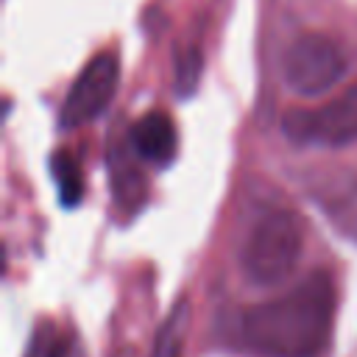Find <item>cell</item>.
<instances>
[{
  "label": "cell",
  "mask_w": 357,
  "mask_h": 357,
  "mask_svg": "<svg viewBox=\"0 0 357 357\" xmlns=\"http://www.w3.org/2000/svg\"><path fill=\"white\" fill-rule=\"evenodd\" d=\"M335 287L315 271L279 298L254 304L237 318V340L254 357H318L332 337Z\"/></svg>",
  "instance_id": "cell-1"
},
{
  "label": "cell",
  "mask_w": 357,
  "mask_h": 357,
  "mask_svg": "<svg viewBox=\"0 0 357 357\" xmlns=\"http://www.w3.org/2000/svg\"><path fill=\"white\" fill-rule=\"evenodd\" d=\"M304 231L293 212L268 209L251 226L243 245V268L257 284H276L287 279L301 257Z\"/></svg>",
  "instance_id": "cell-2"
},
{
  "label": "cell",
  "mask_w": 357,
  "mask_h": 357,
  "mask_svg": "<svg viewBox=\"0 0 357 357\" xmlns=\"http://www.w3.org/2000/svg\"><path fill=\"white\" fill-rule=\"evenodd\" d=\"M284 81L293 92L315 98L337 86L346 75L343 50L324 33H301L284 53Z\"/></svg>",
  "instance_id": "cell-3"
},
{
  "label": "cell",
  "mask_w": 357,
  "mask_h": 357,
  "mask_svg": "<svg viewBox=\"0 0 357 357\" xmlns=\"http://www.w3.org/2000/svg\"><path fill=\"white\" fill-rule=\"evenodd\" d=\"M284 134L307 145H346L357 139V86L318 109H298L284 117Z\"/></svg>",
  "instance_id": "cell-4"
},
{
  "label": "cell",
  "mask_w": 357,
  "mask_h": 357,
  "mask_svg": "<svg viewBox=\"0 0 357 357\" xmlns=\"http://www.w3.org/2000/svg\"><path fill=\"white\" fill-rule=\"evenodd\" d=\"M117 78H120V67H117V56L112 50L92 56L86 61V67L81 70V75L75 78V84L70 86L59 123L64 128H78V126H86L95 117H100L103 109L114 98Z\"/></svg>",
  "instance_id": "cell-5"
},
{
  "label": "cell",
  "mask_w": 357,
  "mask_h": 357,
  "mask_svg": "<svg viewBox=\"0 0 357 357\" xmlns=\"http://www.w3.org/2000/svg\"><path fill=\"white\" fill-rule=\"evenodd\" d=\"M131 145L139 159L151 165H167L176 156V126L165 112L142 114L131 128Z\"/></svg>",
  "instance_id": "cell-6"
},
{
  "label": "cell",
  "mask_w": 357,
  "mask_h": 357,
  "mask_svg": "<svg viewBox=\"0 0 357 357\" xmlns=\"http://www.w3.org/2000/svg\"><path fill=\"white\" fill-rule=\"evenodd\" d=\"M321 204L337 229H343L349 237H357V173L332 181L329 190L321 192Z\"/></svg>",
  "instance_id": "cell-7"
},
{
  "label": "cell",
  "mask_w": 357,
  "mask_h": 357,
  "mask_svg": "<svg viewBox=\"0 0 357 357\" xmlns=\"http://www.w3.org/2000/svg\"><path fill=\"white\" fill-rule=\"evenodd\" d=\"M56 187H59V198L64 206H75L81 192H84V181H81V167L75 162V156L70 151H56L53 162H50Z\"/></svg>",
  "instance_id": "cell-8"
},
{
  "label": "cell",
  "mask_w": 357,
  "mask_h": 357,
  "mask_svg": "<svg viewBox=\"0 0 357 357\" xmlns=\"http://www.w3.org/2000/svg\"><path fill=\"white\" fill-rule=\"evenodd\" d=\"M187 301L176 304V310L170 312V318L162 324L156 343H153V357H181V346H184V332H187Z\"/></svg>",
  "instance_id": "cell-9"
},
{
  "label": "cell",
  "mask_w": 357,
  "mask_h": 357,
  "mask_svg": "<svg viewBox=\"0 0 357 357\" xmlns=\"http://www.w3.org/2000/svg\"><path fill=\"white\" fill-rule=\"evenodd\" d=\"M25 357H78V349H75V343L70 340L67 332L56 329V326L47 321V324H42V326L33 332Z\"/></svg>",
  "instance_id": "cell-10"
},
{
  "label": "cell",
  "mask_w": 357,
  "mask_h": 357,
  "mask_svg": "<svg viewBox=\"0 0 357 357\" xmlns=\"http://www.w3.org/2000/svg\"><path fill=\"white\" fill-rule=\"evenodd\" d=\"M198 64H201V61H198L195 53H190V56L181 61V67H178V81H176L181 92H190V89H192V84H195V78H198Z\"/></svg>",
  "instance_id": "cell-11"
}]
</instances>
